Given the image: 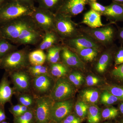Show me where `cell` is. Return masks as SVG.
<instances>
[{"label":"cell","mask_w":123,"mask_h":123,"mask_svg":"<svg viewBox=\"0 0 123 123\" xmlns=\"http://www.w3.org/2000/svg\"><path fill=\"white\" fill-rule=\"evenodd\" d=\"M29 48L16 50L0 59V68L10 73L14 71L25 70L31 65L29 61Z\"/></svg>","instance_id":"obj_1"},{"label":"cell","mask_w":123,"mask_h":123,"mask_svg":"<svg viewBox=\"0 0 123 123\" xmlns=\"http://www.w3.org/2000/svg\"><path fill=\"white\" fill-rule=\"evenodd\" d=\"M35 8L24 5L15 0H11L0 10V25L12 20L31 16Z\"/></svg>","instance_id":"obj_2"},{"label":"cell","mask_w":123,"mask_h":123,"mask_svg":"<svg viewBox=\"0 0 123 123\" xmlns=\"http://www.w3.org/2000/svg\"><path fill=\"white\" fill-rule=\"evenodd\" d=\"M45 32L33 21L31 16L21 31L16 45L38 46L44 37Z\"/></svg>","instance_id":"obj_3"},{"label":"cell","mask_w":123,"mask_h":123,"mask_svg":"<svg viewBox=\"0 0 123 123\" xmlns=\"http://www.w3.org/2000/svg\"><path fill=\"white\" fill-rule=\"evenodd\" d=\"M30 16L12 20L0 25L2 38L16 45L21 31Z\"/></svg>","instance_id":"obj_4"},{"label":"cell","mask_w":123,"mask_h":123,"mask_svg":"<svg viewBox=\"0 0 123 123\" xmlns=\"http://www.w3.org/2000/svg\"><path fill=\"white\" fill-rule=\"evenodd\" d=\"M75 89L67 77L56 79L50 97L54 102L70 99L74 95Z\"/></svg>","instance_id":"obj_5"},{"label":"cell","mask_w":123,"mask_h":123,"mask_svg":"<svg viewBox=\"0 0 123 123\" xmlns=\"http://www.w3.org/2000/svg\"><path fill=\"white\" fill-rule=\"evenodd\" d=\"M34 108L36 123H48L51 122V108L54 101L50 96L35 97Z\"/></svg>","instance_id":"obj_6"},{"label":"cell","mask_w":123,"mask_h":123,"mask_svg":"<svg viewBox=\"0 0 123 123\" xmlns=\"http://www.w3.org/2000/svg\"><path fill=\"white\" fill-rule=\"evenodd\" d=\"M8 74L13 85L15 94L32 93V77L26 69L14 71Z\"/></svg>","instance_id":"obj_7"},{"label":"cell","mask_w":123,"mask_h":123,"mask_svg":"<svg viewBox=\"0 0 123 123\" xmlns=\"http://www.w3.org/2000/svg\"><path fill=\"white\" fill-rule=\"evenodd\" d=\"M31 16L36 24L44 32L55 31V14L47 10L35 7Z\"/></svg>","instance_id":"obj_8"},{"label":"cell","mask_w":123,"mask_h":123,"mask_svg":"<svg viewBox=\"0 0 123 123\" xmlns=\"http://www.w3.org/2000/svg\"><path fill=\"white\" fill-rule=\"evenodd\" d=\"M54 78L50 75L32 78L31 90L35 97L50 96L55 86Z\"/></svg>","instance_id":"obj_9"},{"label":"cell","mask_w":123,"mask_h":123,"mask_svg":"<svg viewBox=\"0 0 123 123\" xmlns=\"http://www.w3.org/2000/svg\"><path fill=\"white\" fill-rule=\"evenodd\" d=\"M55 31L60 37L69 38L72 37L75 33L76 26L68 16L55 14Z\"/></svg>","instance_id":"obj_10"},{"label":"cell","mask_w":123,"mask_h":123,"mask_svg":"<svg viewBox=\"0 0 123 123\" xmlns=\"http://www.w3.org/2000/svg\"><path fill=\"white\" fill-rule=\"evenodd\" d=\"M73 101L70 99L64 101L54 102L51 108V121L60 123L71 114L74 107Z\"/></svg>","instance_id":"obj_11"},{"label":"cell","mask_w":123,"mask_h":123,"mask_svg":"<svg viewBox=\"0 0 123 123\" xmlns=\"http://www.w3.org/2000/svg\"><path fill=\"white\" fill-rule=\"evenodd\" d=\"M88 0H65L56 13L71 17L78 15L84 11Z\"/></svg>","instance_id":"obj_12"},{"label":"cell","mask_w":123,"mask_h":123,"mask_svg":"<svg viewBox=\"0 0 123 123\" xmlns=\"http://www.w3.org/2000/svg\"><path fill=\"white\" fill-rule=\"evenodd\" d=\"M9 77L8 74L5 73L0 82V106H5L7 103H11L12 97L15 94L13 88L10 86Z\"/></svg>","instance_id":"obj_13"},{"label":"cell","mask_w":123,"mask_h":123,"mask_svg":"<svg viewBox=\"0 0 123 123\" xmlns=\"http://www.w3.org/2000/svg\"><path fill=\"white\" fill-rule=\"evenodd\" d=\"M62 63L68 67L82 69L84 64L81 60L75 53L67 47L62 48L60 53Z\"/></svg>","instance_id":"obj_14"},{"label":"cell","mask_w":123,"mask_h":123,"mask_svg":"<svg viewBox=\"0 0 123 123\" xmlns=\"http://www.w3.org/2000/svg\"><path fill=\"white\" fill-rule=\"evenodd\" d=\"M67 41L68 46L77 50L88 48L98 49V46L95 42L86 37H82L69 39Z\"/></svg>","instance_id":"obj_15"},{"label":"cell","mask_w":123,"mask_h":123,"mask_svg":"<svg viewBox=\"0 0 123 123\" xmlns=\"http://www.w3.org/2000/svg\"><path fill=\"white\" fill-rule=\"evenodd\" d=\"M82 22L93 29L103 25L101 21V14L91 9L84 14Z\"/></svg>","instance_id":"obj_16"},{"label":"cell","mask_w":123,"mask_h":123,"mask_svg":"<svg viewBox=\"0 0 123 123\" xmlns=\"http://www.w3.org/2000/svg\"><path fill=\"white\" fill-rule=\"evenodd\" d=\"M91 33L92 36L95 39L104 43L111 41L114 35V31L110 26L94 29L91 31Z\"/></svg>","instance_id":"obj_17"},{"label":"cell","mask_w":123,"mask_h":123,"mask_svg":"<svg viewBox=\"0 0 123 123\" xmlns=\"http://www.w3.org/2000/svg\"><path fill=\"white\" fill-rule=\"evenodd\" d=\"M60 37L55 31L45 32L44 37L37 49L44 50L55 46L59 41Z\"/></svg>","instance_id":"obj_18"},{"label":"cell","mask_w":123,"mask_h":123,"mask_svg":"<svg viewBox=\"0 0 123 123\" xmlns=\"http://www.w3.org/2000/svg\"><path fill=\"white\" fill-rule=\"evenodd\" d=\"M49 73L51 76L57 79L66 77L69 73V67L64 64L58 63L48 65Z\"/></svg>","instance_id":"obj_19"},{"label":"cell","mask_w":123,"mask_h":123,"mask_svg":"<svg viewBox=\"0 0 123 123\" xmlns=\"http://www.w3.org/2000/svg\"><path fill=\"white\" fill-rule=\"evenodd\" d=\"M65 0H36L39 7L55 14L61 7Z\"/></svg>","instance_id":"obj_20"},{"label":"cell","mask_w":123,"mask_h":123,"mask_svg":"<svg viewBox=\"0 0 123 123\" xmlns=\"http://www.w3.org/2000/svg\"><path fill=\"white\" fill-rule=\"evenodd\" d=\"M29 59L31 65H43L46 62V54L43 50L37 49L36 50L30 52Z\"/></svg>","instance_id":"obj_21"},{"label":"cell","mask_w":123,"mask_h":123,"mask_svg":"<svg viewBox=\"0 0 123 123\" xmlns=\"http://www.w3.org/2000/svg\"><path fill=\"white\" fill-rule=\"evenodd\" d=\"M62 48L63 47L56 45L46 50V63L48 65L59 63Z\"/></svg>","instance_id":"obj_22"},{"label":"cell","mask_w":123,"mask_h":123,"mask_svg":"<svg viewBox=\"0 0 123 123\" xmlns=\"http://www.w3.org/2000/svg\"><path fill=\"white\" fill-rule=\"evenodd\" d=\"M16 96L19 104L34 109L35 105L36 97L33 93L17 94Z\"/></svg>","instance_id":"obj_23"},{"label":"cell","mask_w":123,"mask_h":123,"mask_svg":"<svg viewBox=\"0 0 123 123\" xmlns=\"http://www.w3.org/2000/svg\"><path fill=\"white\" fill-rule=\"evenodd\" d=\"M26 70L32 78L36 77L43 75H50L49 66L48 64L46 63L43 65H30Z\"/></svg>","instance_id":"obj_24"},{"label":"cell","mask_w":123,"mask_h":123,"mask_svg":"<svg viewBox=\"0 0 123 123\" xmlns=\"http://www.w3.org/2000/svg\"><path fill=\"white\" fill-rule=\"evenodd\" d=\"M103 14L112 18H121L123 17V7L117 3H112L106 6Z\"/></svg>","instance_id":"obj_25"},{"label":"cell","mask_w":123,"mask_h":123,"mask_svg":"<svg viewBox=\"0 0 123 123\" xmlns=\"http://www.w3.org/2000/svg\"><path fill=\"white\" fill-rule=\"evenodd\" d=\"M80 96L82 101L86 103H95L98 100L99 93L95 89H86L81 91Z\"/></svg>","instance_id":"obj_26"},{"label":"cell","mask_w":123,"mask_h":123,"mask_svg":"<svg viewBox=\"0 0 123 123\" xmlns=\"http://www.w3.org/2000/svg\"><path fill=\"white\" fill-rule=\"evenodd\" d=\"M86 118L88 123H99L101 120V110L95 105L89 106Z\"/></svg>","instance_id":"obj_27"},{"label":"cell","mask_w":123,"mask_h":123,"mask_svg":"<svg viewBox=\"0 0 123 123\" xmlns=\"http://www.w3.org/2000/svg\"><path fill=\"white\" fill-rule=\"evenodd\" d=\"M13 123H36L34 109H30L19 116L13 117Z\"/></svg>","instance_id":"obj_28"},{"label":"cell","mask_w":123,"mask_h":123,"mask_svg":"<svg viewBox=\"0 0 123 123\" xmlns=\"http://www.w3.org/2000/svg\"><path fill=\"white\" fill-rule=\"evenodd\" d=\"M18 46L4 38L0 39V59L9 53L17 50Z\"/></svg>","instance_id":"obj_29"},{"label":"cell","mask_w":123,"mask_h":123,"mask_svg":"<svg viewBox=\"0 0 123 123\" xmlns=\"http://www.w3.org/2000/svg\"><path fill=\"white\" fill-rule=\"evenodd\" d=\"M98 49L88 48L77 50L78 53L82 59L86 62H92L98 55Z\"/></svg>","instance_id":"obj_30"},{"label":"cell","mask_w":123,"mask_h":123,"mask_svg":"<svg viewBox=\"0 0 123 123\" xmlns=\"http://www.w3.org/2000/svg\"><path fill=\"white\" fill-rule=\"evenodd\" d=\"M111 55L109 53H104L100 57L96 66V70L98 72L102 73L106 70L111 60Z\"/></svg>","instance_id":"obj_31"},{"label":"cell","mask_w":123,"mask_h":123,"mask_svg":"<svg viewBox=\"0 0 123 123\" xmlns=\"http://www.w3.org/2000/svg\"><path fill=\"white\" fill-rule=\"evenodd\" d=\"M74 107L75 114L84 120L87 117L89 106L84 101H79Z\"/></svg>","instance_id":"obj_32"},{"label":"cell","mask_w":123,"mask_h":123,"mask_svg":"<svg viewBox=\"0 0 123 123\" xmlns=\"http://www.w3.org/2000/svg\"><path fill=\"white\" fill-rule=\"evenodd\" d=\"M119 114L118 110L114 107L106 108L101 111V119L111 120L116 118Z\"/></svg>","instance_id":"obj_33"},{"label":"cell","mask_w":123,"mask_h":123,"mask_svg":"<svg viewBox=\"0 0 123 123\" xmlns=\"http://www.w3.org/2000/svg\"><path fill=\"white\" fill-rule=\"evenodd\" d=\"M119 100L117 97L111 93L108 90H105L101 94L100 102L106 105H111Z\"/></svg>","instance_id":"obj_34"},{"label":"cell","mask_w":123,"mask_h":123,"mask_svg":"<svg viewBox=\"0 0 123 123\" xmlns=\"http://www.w3.org/2000/svg\"><path fill=\"white\" fill-rule=\"evenodd\" d=\"M68 74L67 78L73 85L79 86L84 83V77L80 73L74 72Z\"/></svg>","instance_id":"obj_35"},{"label":"cell","mask_w":123,"mask_h":123,"mask_svg":"<svg viewBox=\"0 0 123 123\" xmlns=\"http://www.w3.org/2000/svg\"><path fill=\"white\" fill-rule=\"evenodd\" d=\"M108 91L119 100H123V88L116 86H111L108 88Z\"/></svg>","instance_id":"obj_36"},{"label":"cell","mask_w":123,"mask_h":123,"mask_svg":"<svg viewBox=\"0 0 123 123\" xmlns=\"http://www.w3.org/2000/svg\"><path fill=\"white\" fill-rule=\"evenodd\" d=\"M83 120L72 113L66 117L60 123H81Z\"/></svg>","instance_id":"obj_37"},{"label":"cell","mask_w":123,"mask_h":123,"mask_svg":"<svg viewBox=\"0 0 123 123\" xmlns=\"http://www.w3.org/2000/svg\"><path fill=\"white\" fill-rule=\"evenodd\" d=\"M88 4L90 6L91 9L98 12L101 14H103L105 11L106 7L95 1H89Z\"/></svg>","instance_id":"obj_38"},{"label":"cell","mask_w":123,"mask_h":123,"mask_svg":"<svg viewBox=\"0 0 123 123\" xmlns=\"http://www.w3.org/2000/svg\"><path fill=\"white\" fill-rule=\"evenodd\" d=\"M86 83L88 86L97 85L100 82V79L93 75H88L86 78Z\"/></svg>","instance_id":"obj_39"},{"label":"cell","mask_w":123,"mask_h":123,"mask_svg":"<svg viewBox=\"0 0 123 123\" xmlns=\"http://www.w3.org/2000/svg\"><path fill=\"white\" fill-rule=\"evenodd\" d=\"M111 74L117 78L123 80V64L114 69Z\"/></svg>","instance_id":"obj_40"},{"label":"cell","mask_w":123,"mask_h":123,"mask_svg":"<svg viewBox=\"0 0 123 123\" xmlns=\"http://www.w3.org/2000/svg\"><path fill=\"white\" fill-rule=\"evenodd\" d=\"M22 106V105L19 104L16 105H12L9 108V111L13 117L15 116L21 109Z\"/></svg>","instance_id":"obj_41"},{"label":"cell","mask_w":123,"mask_h":123,"mask_svg":"<svg viewBox=\"0 0 123 123\" xmlns=\"http://www.w3.org/2000/svg\"><path fill=\"white\" fill-rule=\"evenodd\" d=\"M115 63L117 65L123 64V49H121L117 54Z\"/></svg>","instance_id":"obj_42"},{"label":"cell","mask_w":123,"mask_h":123,"mask_svg":"<svg viewBox=\"0 0 123 123\" xmlns=\"http://www.w3.org/2000/svg\"><path fill=\"white\" fill-rule=\"evenodd\" d=\"M19 3L31 7H35V2H36V0H15Z\"/></svg>","instance_id":"obj_43"},{"label":"cell","mask_w":123,"mask_h":123,"mask_svg":"<svg viewBox=\"0 0 123 123\" xmlns=\"http://www.w3.org/2000/svg\"><path fill=\"white\" fill-rule=\"evenodd\" d=\"M7 119L5 111V106H0V123L5 121Z\"/></svg>","instance_id":"obj_44"},{"label":"cell","mask_w":123,"mask_h":123,"mask_svg":"<svg viewBox=\"0 0 123 123\" xmlns=\"http://www.w3.org/2000/svg\"><path fill=\"white\" fill-rule=\"evenodd\" d=\"M11 0H0V10Z\"/></svg>","instance_id":"obj_45"},{"label":"cell","mask_w":123,"mask_h":123,"mask_svg":"<svg viewBox=\"0 0 123 123\" xmlns=\"http://www.w3.org/2000/svg\"><path fill=\"white\" fill-rule=\"evenodd\" d=\"M119 110L120 113L122 114L123 115V102L120 105L119 107Z\"/></svg>","instance_id":"obj_46"},{"label":"cell","mask_w":123,"mask_h":123,"mask_svg":"<svg viewBox=\"0 0 123 123\" xmlns=\"http://www.w3.org/2000/svg\"><path fill=\"white\" fill-rule=\"evenodd\" d=\"M119 36L121 38L123 39V30L120 31V33Z\"/></svg>","instance_id":"obj_47"},{"label":"cell","mask_w":123,"mask_h":123,"mask_svg":"<svg viewBox=\"0 0 123 123\" xmlns=\"http://www.w3.org/2000/svg\"><path fill=\"white\" fill-rule=\"evenodd\" d=\"M113 0L117 2H120V3H123V0Z\"/></svg>","instance_id":"obj_48"},{"label":"cell","mask_w":123,"mask_h":123,"mask_svg":"<svg viewBox=\"0 0 123 123\" xmlns=\"http://www.w3.org/2000/svg\"><path fill=\"white\" fill-rule=\"evenodd\" d=\"M117 123H123V119H122L120 120L119 121L117 122Z\"/></svg>","instance_id":"obj_49"},{"label":"cell","mask_w":123,"mask_h":123,"mask_svg":"<svg viewBox=\"0 0 123 123\" xmlns=\"http://www.w3.org/2000/svg\"><path fill=\"white\" fill-rule=\"evenodd\" d=\"M2 34H1V31L0 30V39L2 38Z\"/></svg>","instance_id":"obj_50"},{"label":"cell","mask_w":123,"mask_h":123,"mask_svg":"<svg viewBox=\"0 0 123 123\" xmlns=\"http://www.w3.org/2000/svg\"><path fill=\"white\" fill-rule=\"evenodd\" d=\"M88 0L89 2V1H96L97 0Z\"/></svg>","instance_id":"obj_51"},{"label":"cell","mask_w":123,"mask_h":123,"mask_svg":"<svg viewBox=\"0 0 123 123\" xmlns=\"http://www.w3.org/2000/svg\"><path fill=\"white\" fill-rule=\"evenodd\" d=\"M8 123V122H6V121H4L3 122H2V123Z\"/></svg>","instance_id":"obj_52"},{"label":"cell","mask_w":123,"mask_h":123,"mask_svg":"<svg viewBox=\"0 0 123 123\" xmlns=\"http://www.w3.org/2000/svg\"><path fill=\"white\" fill-rule=\"evenodd\" d=\"M112 123V122H106V123Z\"/></svg>","instance_id":"obj_53"},{"label":"cell","mask_w":123,"mask_h":123,"mask_svg":"<svg viewBox=\"0 0 123 123\" xmlns=\"http://www.w3.org/2000/svg\"><path fill=\"white\" fill-rule=\"evenodd\" d=\"M53 123V122H52V121H51V122H50V123Z\"/></svg>","instance_id":"obj_54"}]
</instances>
